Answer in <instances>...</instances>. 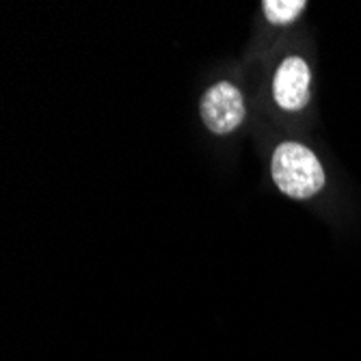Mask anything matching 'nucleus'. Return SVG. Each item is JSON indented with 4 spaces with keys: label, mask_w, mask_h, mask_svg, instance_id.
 Wrapping results in <instances>:
<instances>
[{
    "label": "nucleus",
    "mask_w": 361,
    "mask_h": 361,
    "mask_svg": "<svg viewBox=\"0 0 361 361\" xmlns=\"http://www.w3.org/2000/svg\"><path fill=\"white\" fill-rule=\"evenodd\" d=\"M271 176L277 188L290 200H310L322 190L326 178L316 154L294 141L277 145L271 158Z\"/></svg>",
    "instance_id": "obj_1"
},
{
    "label": "nucleus",
    "mask_w": 361,
    "mask_h": 361,
    "mask_svg": "<svg viewBox=\"0 0 361 361\" xmlns=\"http://www.w3.org/2000/svg\"><path fill=\"white\" fill-rule=\"evenodd\" d=\"M200 113L212 135H229L245 121L247 109L238 87L221 80L204 93Z\"/></svg>",
    "instance_id": "obj_2"
},
{
    "label": "nucleus",
    "mask_w": 361,
    "mask_h": 361,
    "mask_svg": "<svg viewBox=\"0 0 361 361\" xmlns=\"http://www.w3.org/2000/svg\"><path fill=\"white\" fill-rule=\"evenodd\" d=\"M310 65L301 56H288L273 78V97L283 111H303L310 104Z\"/></svg>",
    "instance_id": "obj_3"
},
{
    "label": "nucleus",
    "mask_w": 361,
    "mask_h": 361,
    "mask_svg": "<svg viewBox=\"0 0 361 361\" xmlns=\"http://www.w3.org/2000/svg\"><path fill=\"white\" fill-rule=\"evenodd\" d=\"M305 7H307L305 0H264V3H262L267 20L277 26L292 24L303 13Z\"/></svg>",
    "instance_id": "obj_4"
}]
</instances>
